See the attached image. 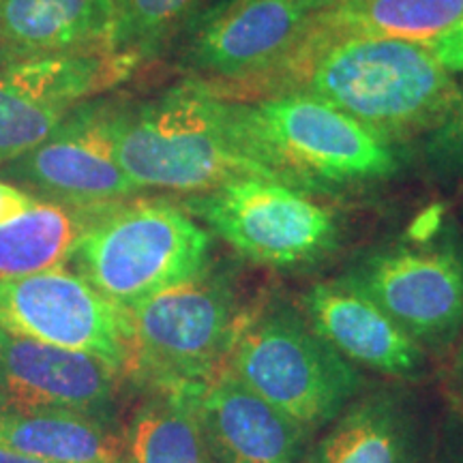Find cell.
<instances>
[{
  "mask_svg": "<svg viewBox=\"0 0 463 463\" xmlns=\"http://www.w3.org/2000/svg\"><path fill=\"white\" fill-rule=\"evenodd\" d=\"M116 159L136 189L206 194L239 178L283 181L249 140L239 103L191 78L155 99L120 106Z\"/></svg>",
  "mask_w": 463,
  "mask_h": 463,
  "instance_id": "1",
  "label": "cell"
},
{
  "mask_svg": "<svg viewBox=\"0 0 463 463\" xmlns=\"http://www.w3.org/2000/svg\"><path fill=\"white\" fill-rule=\"evenodd\" d=\"M286 90L320 97L391 144L427 136L459 97V84L430 45L364 37L298 56L283 78Z\"/></svg>",
  "mask_w": 463,
  "mask_h": 463,
  "instance_id": "2",
  "label": "cell"
},
{
  "mask_svg": "<svg viewBox=\"0 0 463 463\" xmlns=\"http://www.w3.org/2000/svg\"><path fill=\"white\" fill-rule=\"evenodd\" d=\"M123 311V375L146 389H194L228 369L245 307L230 270L208 264Z\"/></svg>",
  "mask_w": 463,
  "mask_h": 463,
  "instance_id": "3",
  "label": "cell"
},
{
  "mask_svg": "<svg viewBox=\"0 0 463 463\" xmlns=\"http://www.w3.org/2000/svg\"><path fill=\"white\" fill-rule=\"evenodd\" d=\"M228 369L307 433L324 430L363 389L356 364L281 298L245 309Z\"/></svg>",
  "mask_w": 463,
  "mask_h": 463,
  "instance_id": "4",
  "label": "cell"
},
{
  "mask_svg": "<svg viewBox=\"0 0 463 463\" xmlns=\"http://www.w3.org/2000/svg\"><path fill=\"white\" fill-rule=\"evenodd\" d=\"M211 234L167 200L103 208L73 251L82 279L118 307H131L187 281L208 266Z\"/></svg>",
  "mask_w": 463,
  "mask_h": 463,
  "instance_id": "5",
  "label": "cell"
},
{
  "mask_svg": "<svg viewBox=\"0 0 463 463\" xmlns=\"http://www.w3.org/2000/svg\"><path fill=\"white\" fill-rule=\"evenodd\" d=\"M236 103L249 140L294 187L382 181L399 170L395 144L311 92Z\"/></svg>",
  "mask_w": 463,
  "mask_h": 463,
  "instance_id": "6",
  "label": "cell"
},
{
  "mask_svg": "<svg viewBox=\"0 0 463 463\" xmlns=\"http://www.w3.org/2000/svg\"><path fill=\"white\" fill-rule=\"evenodd\" d=\"M300 0H213L181 39L189 78L228 101L275 95L309 26Z\"/></svg>",
  "mask_w": 463,
  "mask_h": 463,
  "instance_id": "7",
  "label": "cell"
},
{
  "mask_svg": "<svg viewBox=\"0 0 463 463\" xmlns=\"http://www.w3.org/2000/svg\"><path fill=\"white\" fill-rule=\"evenodd\" d=\"M344 279L367 294L430 358H449L463 331V241L453 228L427 241L367 251Z\"/></svg>",
  "mask_w": 463,
  "mask_h": 463,
  "instance_id": "8",
  "label": "cell"
},
{
  "mask_svg": "<svg viewBox=\"0 0 463 463\" xmlns=\"http://www.w3.org/2000/svg\"><path fill=\"white\" fill-rule=\"evenodd\" d=\"M219 239L242 258L273 269H294L331 256L341 242L333 208L307 189L270 178H239L187 200Z\"/></svg>",
  "mask_w": 463,
  "mask_h": 463,
  "instance_id": "9",
  "label": "cell"
},
{
  "mask_svg": "<svg viewBox=\"0 0 463 463\" xmlns=\"http://www.w3.org/2000/svg\"><path fill=\"white\" fill-rule=\"evenodd\" d=\"M123 101L80 103L48 140L14 159L7 176L22 181L52 202L108 206L129 200L136 184L116 159V118Z\"/></svg>",
  "mask_w": 463,
  "mask_h": 463,
  "instance_id": "10",
  "label": "cell"
},
{
  "mask_svg": "<svg viewBox=\"0 0 463 463\" xmlns=\"http://www.w3.org/2000/svg\"><path fill=\"white\" fill-rule=\"evenodd\" d=\"M0 331L86 352L123 372L125 311L62 269L0 279Z\"/></svg>",
  "mask_w": 463,
  "mask_h": 463,
  "instance_id": "11",
  "label": "cell"
},
{
  "mask_svg": "<svg viewBox=\"0 0 463 463\" xmlns=\"http://www.w3.org/2000/svg\"><path fill=\"white\" fill-rule=\"evenodd\" d=\"M123 372L86 352L0 331V408L69 410L108 419Z\"/></svg>",
  "mask_w": 463,
  "mask_h": 463,
  "instance_id": "12",
  "label": "cell"
},
{
  "mask_svg": "<svg viewBox=\"0 0 463 463\" xmlns=\"http://www.w3.org/2000/svg\"><path fill=\"white\" fill-rule=\"evenodd\" d=\"M438 427L410 391L358 392L307 450L305 463H433Z\"/></svg>",
  "mask_w": 463,
  "mask_h": 463,
  "instance_id": "13",
  "label": "cell"
},
{
  "mask_svg": "<svg viewBox=\"0 0 463 463\" xmlns=\"http://www.w3.org/2000/svg\"><path fill=\"white\" fill-rule=\"evenodd\" d=\"M215 463H303L311 433L225 369L195 392Z\"/></svg>",
  "mask_w": 463,
  "mask_h": 463,
  "instance_id": "14",
  "label": "cell"
},
{
  "mask_svg": "<svg viewBox=\"0 0 463 463\" xmlns=\"http://www.w3.org/2000/svg\"><path fill=\"white\" fill-rule=\"evenodd\" d=\"M300 311L352 364L405 380L425 373L430 354L344 277L314 283L303 294Z\"/></svg>",
  "mask_w": 463,
  "mask_h": 463,
  "instance_id": "15",
  "label": "cell"
},
{
  "mask_svg": "<svg viewBox=\"0 0 463 463\" xmlns=\"http://www.w3.org/2000/svg\"><path fill=\"white\" fill-rule=\"evenodd\" d=\"M463 20V0H341L316 11L292 58L347 37L436 43Z\"/></svg>",
  "mask_w": 463,
  "mask_h": 463,
  "instance_id": "16",
  "label": "cell"
},
{
  "mask_svg": "<svg viewBox=\"0 0 463 463\" xmlns=\"http://www.w3.org/2000/svg\"><path fill=\"white\" fill-rule=\"evenodd\" d=\"M114 0H0V61L109 50Z\"/></svg>",
  "mask_w": 463,
  "mask_h": 463,
  "instance_id": "17",
  "label": "cell"
},
{
  "mask_svg": "<svg viewBox=\"0 0 463 463\" xmlns=\"http://www.w3.org/2000/svg\"><path fill=\"white\" fill-rule=\"evenodd\" d=\"M0 447L52 463H123V433L69 410L0 408Z\"/></svg>",
  "mask_w": 463,
  "mask_h": 463,
  "instance_id": "18",
  "label": "cell"
},
{
  "mask_svg": "<svg viewBox=\"0 0 463 463\" xmlns=\"http://www.w3.org/2000/svg\"><path fill=\"white\" fill-rule=\"evenodd\" d=\"M108 206H71L48 200L34 202L9 219L0 225V279L61 269L73 256L89 225Z\"/></svg>",
  "mask_w": 463,
  "mask_h": 463,
  "instance_id": "19",
  "label": "cell"
},
{
  "mask_svg": "<svg viewBox=\"0 0 463 463\" xmlns=\"http://www.w3.org/2000/svg\"><path fill=\"white\" fill-rule=\"evenodd\" d=\"M194 389H148L123 431V463H215Z\"/></svg>",
  "mask_w": 463,
  "mask_h": 463,
  "instance_id": "20",
  "label": "cell"
},
{
  "mask_svg": "<svg viewBox=\"0 0 463 463\" xmlns=\"http://www.w3.org/2000/svg\"><path fill=\"white\" fill-rule=\"evenodd\" d=\"M213 0H114L109 52L140 67L159 56Z\"/></svg>",
  "mask_w": 463,
  "mask_h": 463,
  "instance_id": "21",
  "label": "cell"
},
{
  "mask_svg": "<svg viewBox=\"0 0 463 463\" xmlns=\"http://www.w3.org/2000/svg\"><path fill=\"white\" fill-rule=\"evenodd\" d=\"M69 112L31 99L0 75V164H11L48 140Z\"/></svg>",
  "mask_w": 463,
  "mask_h": 463,
  "instance_id": "22",
  "label": "cell"
},
{
  "mask_svg": "<svg viewBox=\"0 0 463 463\" xmlns=\"http://www.w3.org/2000/svg\"><path fill=\"white\" fill-rule=\"evenodd\" d=\"M422 153L436 181L463 191V86L442 123L425 136Z\"/></svg>",
  "mask_w": 463,
  "mask_h": 463,
  "instance_id": "23",
  "label": "cell"
},
{
  "mask_svg": "<svg viewBox=\"0 0 463 463\" xmlns=\"http://www.w3.org/2000/svg\"><path fill=\"white\" fill-rule=\"evenodd\" d=\"M433 463H463V410L449 408L438 425Z\"/></svg>",
  "mask_w": 463,
  "mask_h": 463,
  "instance_id": "24",
  "label": "cell"
},
{
  "mask_svg": "<svg viewBox=\"0 0 463 463\" xmlns=\"http://www.w3.org/2000/svg\"><path fill=\"white\" fill-rule=\"evenodd\" d=\"M430 50L436 54L439 65L449 69L450 73H463V20L453 31H449L436 43H431Z\"/></svg>",
  "mask_w": 463,
  "mask_h": 463,
  "instance_id": "25",
  "label": "cell"
},
{
  "mask_svg": "<svg viewBox=\"0 0 463 463\" xmlns=\"http://www.w3.org/2000/svg\"><path fill=\"white\" fill-rule=\"evenodd\" d=\"M444 395H447L450 408L463 410V331L449 354L447 372L442 380Z\"/></svg>",
  "mask_w": 463,
  "mask_h": 463,
  "instance_id": "26",
  "label": "cell"
},
{
  "mask_svg": "<svg viewBox=\"0 0 463 463\" xmlns=\"http://www.w3.org/2000/svg\"><path fill=\"white\" fill-rule=\"evenodd\" d=\"M33 195H28L26 191L14 187V184H7L0 181V225L7 223L9 219H14L24 213L26 208L34 204Z\"/></svg>",
  "mask_w": 463,
  "mask_h": 463,
  "instance_id": "27",
  "label": "cell"
},
{
  "mask_svg": "<svg viewBox=\"0 0 463 463\" xmlns=\"http://www.w3.org/2000/svg\"><path fill=\"white\" fill-rule=\"evenodd\" d=\"M0 463H52V461H43V459H37V457L17 453V450H11L7 447H0Z\"/></svg>",
  "mask_w": 463,
  "mask_h": 463,
  "instance_id": "28",
  "label": "cell"
},
{
  "mask_svg": "<svg viewBox=\"0 0 463 463\" xmlns=\"http://www.w3.org/2000/svg\"><path fill=\"white\" fill-rule=\"evenodd\" d=\"M300 3H303L305 7L311 11V14H316V11H322V9H326V7H333V5L341 3V0H300Z\"/></svg>",
  "mask_w": 463,
  "mask_h": 463,
  "instance_id": "29",
  "label": "cell"
}]
</instances>
